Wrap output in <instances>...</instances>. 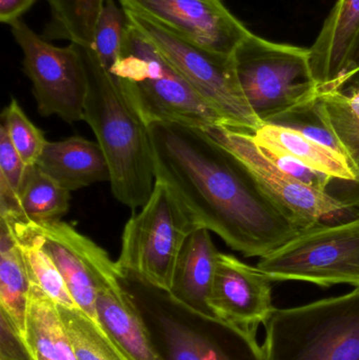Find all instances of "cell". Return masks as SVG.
<instances>
[{"label": "cell", "instance_id": "1", "mask_svg": "<svg viewBox=\"0 0 359 360\" xmlns=\"http://www.w3.org/2000/svg\"><path fill=\"white\" fill-rule=\"evenodd\" d=\"M156 180L164 182L196 228L218 235L247 257H265L305 230L248 167L206 129L149 127Z\"/></svg>", "mask_w": 359, "mask_h": 360}, {"label": "cell", "instance_id": "2", "mask_svg": "<svg viewBox=\"0 0 359 360\" xmlns=\"http://www.w3.org/2000/svg\"><path fill=\"white\" fill-rule=\"evenodd\" d=\"M78 46L88 77L84 120L107 158L114 197L135 211L147 202L156 182L149 128L95 51Z\"/></svg>", "mask_w": 359, "mask_h": 360}, {"label": "cell", "instance_id": "3", "mask_svg": "<svg viewBox=\"0 0 359 360\" xmlns=\"http://www.w3.org/2000/svg\"><path fill=\"white\" fill-rule=\"evenodd\" d=\"M120 283L138 312L156 360H265L253 334L185 306L132 273L122 271Z\"/></svg>", "mask_w": 359, "mask_h": 360}, {"label": "cell", "instance_id": "4", "mask_svg": "<svg viewBox=\"0 0 359 360\" xmlns=\"http://www.w3.org/2000/svg\"><path fill=\"white\" fill-rule=\"evenodd\" d=\"M110 72L148 127L155 122L202 129L228 127L223 116L129 21L119 58Z\"/></svg>", "mask_w": 359, "mask_h": 360}, {"label": "cell", "instance_id": "5", "mask_svg": "<svg viewBox=\"0 0 359 360\" xmlns=\"http://www.w3.org/2000/svg\"><path fill=\"white\" fill-rule=\"evenodd\" d=\"M265 328V360H359V288L278 309Z\"/></svg>", "mask_w": 359, "mask_h": 360}, {"label": "cell", "instance_id": "6", "mask_svg": "<svg viewBox=\"0 0 359 360\" xmlns=\"http://www.w3.org/2000/svg\"><path fill=\"white\" fill-rule=\"evenodd\" d=\"M232 57L242 93L263 124L320 95L309 49L276 44L251 33Z\"/></svg>", "mask_w": 359, "mask_h": 360}, {"label": "cell", "instance_id": "7", "mask_svg": "<svg viewBox=\"0 0 359 360\" xmlns=\"http://www.w3.org/2000/svg\"><path fill=\"white\" fill-rule=\"evenodd\" d=\"M195 224L164 182L124 226L117 264L154 287L170 291L175 266Z\"/></svg>", "mask_w": 359, "mask_h": 360}, {"label": "cell", "instance_id": "8", "mask_svg": "<svg viewBox=\"0 0 359 360\" xmlns=\"http://www.w3.org/2000/svg\"><path fill=\"white\" fill-rule=\"evenodd\" d=\"M257 266L273 281L359 288V216L305 229L269 255L259 258Z\"/></svg>", "mask_w": 359, "mask_h": 360}, {"label": "cell", "instance_id": "9", "mask_svg": "<svg viewBox=\"0 0 359 360\" xmlns=\"http://www.w3.org/2000/svg\"><path fill=\"white\" fill-rule=\"evenodd\" d=\"M124 12L129 22L223 116L228 128L254 134L263 126L240 88L233 55L223 56L192 46L145 17Z\"/></svg>", "mask_w": 359, "mask_h": 360}, {"label": "cell", "instance_id": "10", "mask_svg": "<svg viewBox=\"0 0 359 360\" xmlns=\"http://www.w3.org/2000/svg\"><path fill=\"white\" fill-rule=\"evenodd\" d=\"M10 27L22 52L23 72L31 80L40 115L57 116L69 124L84 120L88 77L78 44L54 46L22 19Z\"/></svg>", "mask_w": 359, "mask_h": 360}, {"label": "cell", "instance_id": "11", "mask_svg": "<svg viewBox=\"0 0 359 360\" xmlns=\"http://www.w3.org/2000/svg\"><path fill=\"white\" fill-rule=\"evenodd\" d=\"M244 162L263 188L286 207L303 229L320 224H337L359 216L355 205L299 181L280 170L257 145L251 133L228 127L206 129Z\"/></svg>", "mask_w": 359, "mask_h": 360}, {"label": "cell", "instance_id": "12", "mask_svg": "<svg viewBox=\"0 0 359 360\" xmlns=\"http://www.w3.org/2000/svg\"><path fill=\"white\" fill-rule=\"evenodd\" d=\"M122 8L141 15L192 46L232 56L252 32L221 0H119Z\"/></svg>", "mask_w": 359, "mask_h": 360}, {"label": "cell", "instance_id": "13", "mask_svg": "<svg viewBox=\"0 0 359 360\" xmlns=\"http://www.w3.org/2000/svg\"><path fill=\"white\" fill-rule=\"evenodd\" d=\"M31 224L39 235L44 251L63 275L78 308L96 321L97 287L122 274L117 262H113L92 239L61 220Z\"/></svg>", "mask_w": 359, "mask_h": 360}, {"label": "cell", "instance_id": "14", "mask_svg": "<svg viewBox=\"0 0 359 360\" xmlns=\"http://www.w3.org/2000/svg\"><path fill=\"white\" fill-rule=\"evenodd\" d=\"M272 281L259 266L219 252L209 306L215 317L256 336L278 309L272 300Z\"/></svg>", "mask_w": 359, "mask_h": 360}, {"label": "cell", "instance_id": "15", "mask_svg": "<svg viewBox=\"0 0 359 360\" xmlns=\"http://www.w3.org/2000/svg\"><path fill=\"white\" fill-rule=\"evenodd\" d=\"M359 39V0H337L309 48L320 92L332 90L349 67Z\"/></svg>", "mask_w": 359, "mask_h": 360}, {"label": "cell", "instance_id": "16", "mask_svg": "<svg viewBox=\"0 0 359 360\" xmlns=\"http://www.w3.org/2000/svg\"><path fill=\"white\" fill-rule=\"evenodd\" d=\"M36 166L70 192L111 180L100 146L79 136L48 141Z\"/></svg>", "mask_w": 359, "mask_h": 360}, {"label": "cell", "instance_id": "17", "mask_svg": "<svg viewBox=\"0 0 359 360\" xmlns=\"http://www.w3.org/2000/svg\"><path fill=\"white\" fill-rule=\"evenodd\" d=\"M219 251L208 229L197 228L190 234L175 266L170 294L185 306L214 316L209 296Z\"/></svg>", "mask_w": 359, "mask_h": 360}, {"label": "cell", "instance_id": "18", "mask_svg": "<svg viewBox=\"0 0 359 360\" xmlns=\"http://www.w3.org/2000/svg\"><path fill=\"white\" fill-rule=\"evenodd\" d=\"M122 274L97 287L96 321L131 360H156L138 312L120 283Z\"/></svg>", "mask_w": 359, "mask_h": 360}, {"label": "cell", "instance_id": "19", "mask_svg": "<svg viewBox=\"0 0 359 360\" xmlns=\"http://www.w3.org/2000/svg\"><path fill=\"white\" fill-rule=\"evenodd\" d=\"M253 137L266 151L291 156L331 179L359 184V171L349 158L293 129L265 124Z\"/></svg>", "mask_w": 359, "mask_h": 360}, {"label": "cell", "instance_id": "20", "mask_svg": "<svg viewBox=\"0 0 359 360\" xmlns=\"http://www.w3.org/2000/svg\"><path fill=\"white\" fill-rule=\"evenodd\" d=\"M23 340L33 360H78L58 304L31 283Z\"/></svg>", "mask_w": 359, "mask_h": 360}, {"label": "cell", "instance_id": "21", "mask_svg": "<svg viewBox=\"0 0 359 360\" xmlns=\"http://www.w3.org/2000/svg\"><path fill=\"white\" fill-rule=\"evenodd\" d=\"M31 281L22 253L10 226L0 222V310L4 311L17 329L25 331V314Z\"/></svg>", "mask_w": 359, "mask_h": 360}, {"label": "cell", "instance_id": "22", "mask_svg": "<svg viewBox=\"0 0 359 360\" xmlns=\"http://www.w3.org/2000/svg\"><path fill=\"white\" fill-rule=\"evenodd\" d=\"M70 191L61 186L37 166L30 167L12 213L0 214L25 224H51L60 221L69 211Z\"/></svg>", "mask_w": 359, "mask_h": 360}, {"label": "cell", "instance_id": "23", "mask_svg": "<svg viewBox=\"0 0 359 360\" xmlns=\"http://www.w3.org/2000/svg\"><path fill=\"white\" fill-rule=\"evenodd\" d=\"M6 222L22 253L30 281L38 285L58 306L78 308L74 302L63 275L52 258L42 248L39 235L31 224L11 217H0Z\"/></svg>", "mask_w": 359, "mask_h": 360}, {"label": "cell", "instance_id": "24", "mask_svg": "<svg viewBox=\"0 0 359 360\" xmlns=\"http://www.w3.org/2000/svg\"><path fill=\"white\" fill-rule=\"evenodd\" d=\"M51 21L44 27L46 40L65 39L92 48L95 29L105 0H48Z\"/></svg>", "mask_w": 359, "mask_h": 360}, {"label": "cell", "instance_id": "25", "mask_svg": "<svg viewBox=\"0 0 359 360\" xmlns=\"http://www.w3.org/2000/svg\"><path fill=\"white\" fill-rule=\"evenodd\" d=\"M58 309L78 360H131L100 323L84 311Z\"/></svg>", "mask_w": 359, "mask_h": 360}, {"label": "cell", "instance_id": "26", "mask_svg": "<svg viewBox=\"0 0 359 360\" xmlns=\"http://www.w3.org/2000/svg\"><path fill=\"white\" fill-rule=\"evenodd\" d=\"M270 124L293 129L305 136L339 152L341 155L349 158L354 164L351 156L335 134L320 101V95L311 103L295 108L292 111L280 116Z\"/></svg>", "mask_w": 359, "mask_h": 360}, {"label": "cell", "instance_id": "27", "mask_svg": "<svg viewBox=\"0 0 359 360\" xmlns=\"http://www.w3.org/2000/svg\"><path fill=\"white\" fill-rule=\"evenodd\" d=\"M329 122L350 156L359 151V90L320 92Z\"/></svg>", "mask_w": 359, "mask_h": 360}, {"label": "cell", "instance_id": "28", "mask_svg": "<svg viewBox=\"0 0 359 360\" xmlns=\"http://www.w3.org/2000/svg\"><path fill=\"white\" fill-rule=\"evenodd\" d=\"M1 124L27 167L37 165L48 141L44 133L29 120L15 98L2 112Z\"/></svg>", "mask_w": 359, "mask_h": 360}, {"label": "cell", "instance_id": "29", "mask_svg": "<svg viewBox=\"0 0 359 360\" xmlns=\"http://www.w3.org/2000/svg\"><path fill=\"white\" fill-rule=\"evenodd\" d=\"M126 25L128 19L124 8H118L114 0H105L95 29L92 49L109 72L119 58Z\"/></svg>", "mask_w": 359, "mask_h": 360}, {"label": "cell", "instance_id": "30", "mask_svg": "<svg viewBox=\"0 0 359 360\" xmlns=\"http://www.w3.org/2000/svg\"><path fill=\"white\" fill-rule=\"evenodd\" d=\"M263 151L280 170L284 171L293 179L299 180V181L303 182L307 186H312V188L329 192L331 186L337 181L328 175L312 170L311 168L301 164V162L291 158V156L276 153V152L266 151V150H263Z\"/></svg>", "mask_w": 359, "mask_h": 360}, {"label": "cell", "instance_id": "31", "mask_svg": "<svg viewBox=\"0 0 359 360\" xmlns=\"http://www.w3.org/2000/svg\"><path fill=\"white\" fill-rule=\"evenodd\" d=\"M0 360H33L16 326L0 311Z\"/></svg>", "mask_w": 359, "mask_h": 360}, {"label": "cell", "instance_id": "32", "mask_svg": "<svg viewBox=\"0 0 359 360\" xmlns=\"http://www.w3.org/2000/svg\"><path fill=\"white\" fill-rule=\"evenodd\" d=\"M38 0H0V21L4 25H12L20 20L21 17L37 2Z\"/></svg>", "mask_w": 359, "mask_h": 360}, {"label": "cell", "instance_id": "33", "mask_svg": "<svg viewBox=\"0 0 359 360\" xmlns=\"http://www.w3.org/2000/svg\"><path fill=\"white\" fill-rule=\"evenodd\" d=\"M332 90L344 91V92L359 90V39L347 71L333 86Z\"/></svg>", "mask_w": 359, "mask_h": 360}, {"label": "cell", "instance_id": "34", "mask_svg": "<svg viewBox=\"0 0 359 360\" xmlns=\"http://www.w3.org/2000/svg\"><path fill=\"white\" fill-rule=\"evenodd\" d=\"M352 160H353L354 164H355L356 168H358L359 171V151L352 155Z\"/></svg>", "mask_w": 359, "mask_h": 360}]
</instances>
